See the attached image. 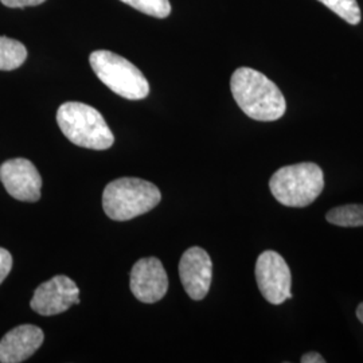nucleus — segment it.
Wrapping results in <instances>:
<instances>
[{"mask_svg":"<svg viewBox=\"0 0 363 363\" xmlns=\"http://www.w3.org/2000/svg\"><path fill=\"white\" fill-rule=\"evenodd\" d=\"M230 89L237 105L253 120L276 121L286 113V99L279 86L252 67L234 72Z\"/></svg>","mask_w":363,"mask_h":363,"instance_id":"1","label":"nucleus"},{"mask_svg":"<svg viewBox=\"0 0 363 363\" xmlns=\"http://www.w3.org/2000/svg\"><path fill=\"white\" fill-rule=\"evenodd\" d=\"M60 130L73 144L82 148L103 151L115 143L113 132L103 115L91 105L69 101L57 111Z\"/></svg>","mask_w":363,"mask_h":363,"instance_id":"2","label":"nucleus"},{"mask_svg":"<svg viewBox=\"0 0 363 363\" xmlns=\"http://www.w3.org/2000/svg\"><path fill=\"white\" fill-rule=\"evenodd\" d=\"M269 189L274 199L286 208H307L322 194L325 175L315 163H296L277 169Z\"/></svg>","mask_w":363,"mask_h":363,"instance_id":"3","label":"nucleus"},{"mask_svg":"<svg viewBox=\"0 0 363 363\" xmlns=\"http://www.w3.org/2000/svg\"><path fill=\"white\" fill-rule=\"evenodd\" d=\"M162 194L151 182L120 178L111 182L103 193L105 214L113 220H130L159 205Z\"/></svg>","mask_w":363,"mask_h":363,"instance_id":"4","label":"nucleus"},{"mask_svg":"<svg viewBox=\"0 0 363 363\" xmlns=\"http://www.w3.org/2000/svg\"><path fill=\"white\" fill-rule=\"evenodd\" d=\"M89 62L99 79L120 97L143 100L148 96L147 78L124 57L108 50H96L91 52Z\"/></svg>","mask_w":363,"mask_h":363,"instance_id":"5","label":"nucleus"},{"mask_svg":"<svg viewBox=\"0 0 363 363\" xmlns=\"http://www.w3.org/2000/svg\"><path fill=\"white\" fill-rule=\"evenodd\" d=\"M255 274L261 295L271 304L280 306L292 298L291 271L286 259L277 252H262L256 262Z\"/></svg>","mask_w":363,"mask_h":363,"instance_id":"6","label":"nucleus"},{"mask_svg":"<svg viewBox=\"0 0 363 363\" xmlns=\"http://www.w3.org/2000/svg\"><path fill=\"white\" fill-rule=\"evenodd\" d=\"M78 303L79 289L77 284L67 276L60 274L35 289L30 306L39 315L52 316L67 311L73 304Z\"/></svg>","mask_w":363,"mask_h":363,"instance_id":"7","label":"nucleus"},{"mask_svg":"<svg viewBox=\"0 0 363 363\" xmlns=\"http://www.w3.org/2000/svg\"><path fill=\"white\" fill-rule=\"evenodd\" d=\"M0 181L7 193L18 201L37 202L40 198L42 178L27 159L16 157L4 162L0 166Z\"/></svg>","mask_w":363,"mask_h":363,"instance_id":"8","label":"nucleus"},{"mask_svg":"<svg viewBox=\"0 0 363 363\" xmlns=\"http://www.w3.org/2000/svg\"><path fill=\"white\" fill-rule=\"evenodd\" d=\"M169 289L167 272L160 259H139L130 272V291L142 303H156L164 298Z\"/></svg>","mask_w":363,"mask_h":363,"instance_id":"9","label":"nucleus"},{"mask_svg":"<svg viewBox=\"0 0 363 363\" xmlns=\"http://www.w3.org/2000/svg\"><path fill=\"white\" fill-rule=\"evenodd\" d=\"M179 276L186 294L193 300L206 298L213 279V261L199 247L187 249L179 262Z\"/></svg>","mask_w":363,"mask_h":363,"instance_id":"10","label":"nucleus"},{"mask_svg":"<svg viewBox=\"0 0 363 363\" xmlns=\"http://www.w3.org/2000/svg\"><path fill=\"white\" fill-rule=\"evenodd\" d=\"M43 331L33 325H18L0 340V362L26 361L43 343Z\"/></svg>","mask_w":363,"mask_h":363,"instance_id":"11","label":"nucleus"},{"mask_svg":"<svg viewBox=\"0 0 363 363\" xmlns=\"http://www.w3.org/2000/svg\"><path fill=\"white\" fill-rule=\"evenodd\" d=\"M27 49L23 43L15 39L0 37V70L10 72L23 65Z\"/></svg>","mask_w":363,"mask_h":363,"instance_id":"12","label":"nucleus"},{"mask_svg":"<svg viewBox=\"0 0 363 363\" xmlns=\"http://www.w3.org/2000/svg\"><path fill=\"white\" fill-rule=\"evenodd\" d=\"M325 220L342 228H359L363 226V205L352 203L331 208Z\"/></svg>","mask_w":363,"mask_h":363,"instance_id":"13","label":"nucleus"},{"mask_svg":"<svg viewBox=\"0 0 363 363\" xmlns=\"http://www.w3.org/2000/svg\"><path fill=\"white\" fill-rule=\"evenodd\" d=\"M319 1L350 25L355 26L361 22L362 15L357 0H319Z\"/></svg>","mask_w":363,"mask_h":363,"instance_id":"14","label":"nucleus"},{"mask_svg":"<svg viewBox=\"0 0 363 363\" xmlns=\"http://www.w3.org/2000/svg\"><path fill=\"white\" fill-rule=\"evenodd\" d=\"M121 1L140 13L159 18V19H164L171 13V4L169 0H121Z\"/></svg>","mask_w":363,"mask_h":363,"instance_id":"15","label":"nucleus"},{"mask_svg":"<svg viewBox=\"0 0 363 363\" xmlns=\"http://www.w3.org/2000/svg\"><path fill=\"white\" fill-rule=\"evenodd\" d=\"M13 268V256L9 250L0 247V284L4 281V279L11 272Z\"/></svg>","mask_w":363,"mask_h":363,"instance_id":"16","label":"nucleus"},{"mask_svg":"<svg viewBox=\"0 0 363 363\" xmlns=\"http://www.w3.org/2000/svg\"><path fill=\"white\" fill-rule=\"evenodd\" d=\"M6 7L10 9H23V7H34L45 3L46 0H0Z\"/></svg>","mask_w":363,"mask_h":363,"instance_id":"17","label":"nucleus"},{"mask_svg":"<svg viewBox=\"0 0 363 363\" xmlns=\"http://www.w3.org/2000/svg\"><path fill=\"white\" fill-rule=\"evenodd\" d=\"M301 363H325V359L319 354V352H315V351H310V352H306L303 357H301Z\"/></svg>","mask_w":363,"mask_h":363,"instance_id":"18","label":"nucleus"},{"mask_svg":"<svg viewBox=\"0 0 363 363\" xmlns=\"http://www.w3.org/2000/svg\"><path fill=\"white\" fill-rule=\"evenodd\" d=\"M357 318H358V320L363 325V303H361V304L358 306V308H357Z\"/></svg>","mask_w":363,"mask_h":363,"instance_id":"19","label":"nucleus"}]
</instances>
